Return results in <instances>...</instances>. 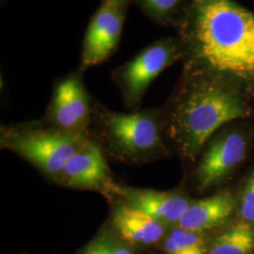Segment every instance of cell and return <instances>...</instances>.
Returning <instances> with one entry per match:
<instances>
[{"instance_id":"1","label":"cell","mask_w":254,"mask_h":254,"mask_svg":"<svg viewBox=\"0 0 254 254\" xmlns=\"http://www.w3.org/2000/svg\"><path fill=\"white\" fill-rule=\"evenodd\" d=\"M182 34L190 63L208 73L254 79V13L233 0H191Z\"/></svg>"},{"instance_id":"20","label":"cell","mask_w":254,"mask_h":254,"mask_svg":"<svg viewBox=\"0 0 254 254\" xmlns=\"http://www.w3.org/2000/svg\"></svg>"},{"instance_id":"5","label":"cell","mask_w":254,"mask_h":254,"mask_svg":"<svg viewBox=\"0 0 254 254\" xmlns=\"http://www.w3.org/2000/svg\"><path fill=\"white\" fill-rule=\"evenodd\" d=\"M178 56L179 50L173 41H158L113 71V80L128 108H135L141 102L150 84Z\"/></svg>"},{"instance_id":"15","label":"cell","mask_w":254,"mask_h":254,"mask_svg":"<svg viewBox=\"0 0 254 254\" xmlns=\"http://www.w3.org/2000/svg\"><path fill=\"white\" fill-rule=\"evenodd\" d=\"M76 254H140V252L127 245L109 227H103Z\"/></svg>"},{"instance_id":"10","label":"cell","mask_w":254,"mask_h":254,"mask_svg":"<svg viewBox=\"0 0 254 254\" xmlns=\"http://www.w3.org/2000/svg\"><path fill=\"white\" fill-rule=\"evenodd\" d=\"M136 209L166 225L178 224L191 202L177 192L135 189L117 185L113 198Z\"/></svg>"},{"instance_id":"13","label":"cell","mask_w":254,"mask_h":254,"mask_svg":"<svg viewBox=\"0 0 254 254\" xmlns=\"http://www.w3.org/2000/svg\"><path fill=\"white\" fill-rule=\"evenodd\" d=\"M254 228L249 222H238L226 229L209 246L208 254H253Z\"/></svg>"},{"instance_id":"6","label":"cell","mask_w":254,"mask_h":254,"mask_svg":"<svg viewBox=\"0 0 254 254\" xmlns=\"http://www.w3.org/2000/svg\"><path fill=\"white\" fill-rule=\"evenodd\" d=\"M92 108L91 96L80 73H70L56 84L46 116L51 127L64 132L88 136Z\"/></svg>"},{"instance_id":"17","label":"cell","mask_w":254,"mask_h":254,"mask_svg":"<svg viewBox=\"0 0 254 254\" xmlns=\"http://www.w3.org/2000/svg\"><path fill=\"white\" fill-rule=\"evenodd\" d=\"M240 214L246 222L254 223V173L248 179L242 193Z\"/></svg>"},{"instance_id":"18","label":"cell","mask_w":254,"mask_h":254,"mask_svg":"<svg viewBox=\"0 0 254 254\" xmlns=\"http://www.w3.org/2000/svg\"><path fill=\"white\" fill-rule=\"evenodd\" d=\"M115 1H117V2H119V3H121V4H124V5H127V6L130 0H115Z\"/></svg>"},{"instance_id":"16","label":"cell","mask_w":254,"mask_h":254,"mask_svg":"<svg viewBox=\"0 0 254 254\" xmlns=\"http://www.w3.org/2000/svg\"><path fill=\"white\" fill-rule=\"evenodd\" d=\"M138 7L142 9L146 15L156 21H163L167 18L181 0H135Z\"/></svg>"},{"instance_id":"19","label":"cell","mask_w":254,"mask_h":254,"mask_svg":"<svg viewBox=\"0 0 254 254\" xmlns=\"http://www.w3.org/2000/svg\"></svg>"},{"instance_id":"7","label":"cell","mask_w":254,"mask_h":254,"mask_svg":"<svg viewBox=\"0 0 254 254\" xmlns=\"http://www.w3.org/2000/svg\"><path fill=\"white\" fill-rule=\"evenodd\" d=\"M56 183L69 189L98 191L110 199L118 185L112 178L102 147L90 137L65 164Z\"/></svg>"},{"instance_id":"12","label":"cell","mask_w":254,"mask_h":254,"mask_svg":"<svg viewBox=\"0 0 254 254\" xmlns=\"http://www.w3.org/2000/svg\"><path fill=\"white\" fill-rule=\"evenodd\" d=\"M235 201L229 192H220L206 199L191 202L177 226L204 233L222 224L233 213Z\"/></svg>"},{"instance_id":"11","label":"cell","mask_w":254,"mask_h":254,"mask_svg":"<svg viewBox=\"0 0 254 254\" xmlns=\"http://www.w3.org/2000/svg\"><path fill=\"white\" fill-rule=\"evenodd\" d=\"M246 149L245 138L239 133H229L215 139L196 171L199 189L203 190L221 181L243 160Z\"/></svg>"},{"instance_id":"9","label":"cell","mask_w":254,"mask_h":254,"mask_svg":"<svg viewBox=\"0 0 254 254\" xmlns=\"http://www.w3.org/2000/svg\"><path fill=\"white\" fill-rule=\"evenodd\" d=\"M167 227L163 222L121 200L113 207L109 225L115 236L138 252L161 243Z\"/></svg>"},{"instance_id":"4","label":"cell","mask_w":254,"mask_h":254,"mask_svg":"<svg viewBox=\"0 0 254 254\" xmlns=\"http://www.w3.org/2000/svg\"><path fill=\"white\" fill-rule=\"evenodd\" d=\"M0 136L2 148L16 153L54 182L89 137L53 127H4Z\"/></svg>"},{"instance_id":"2","label":"cell","mask_w":254,"mask_h":254,"mask_svg":"<svg viewBox=\"0 0 254 254\" xmlns=\"http://www.w3.org/2000/svg\"><path fill=\"white\" fill-rule=\"evenodd\" d=\"M245 115L236 92L215 79L200 77L191 81L176 101L169 131L183 156L194 159L219 127Z\"/></svg>"},{"instance_id":"8","label":"cell","mask_w":254,"mask_h":254,"mask_svg":"<svg viewBox=\"0 0 254 254\" xmlns=\"http://www.w3.org/2000/svg\"><path fill=\"white\" fill-rule=\"evenodd\" d=\"M127 5L115 0H103L91 17L83 42L81 70L104 63L120 43Z\"/></svg>"},{"instance_id":"3","label":"cell","mask_w":254,"mask_h":254,"mask_svg":"<svg viewBox=\"0 0 254 254\" xmlns=\"http://www.w3.org/2000/svg\"><path fill=\"white\" fill-rule=\"evenodd\" d=\"M100 146L126 163H147L164 154L161 126L154 110L122 113L93 105Z\"/></svg>"},{"instance_id":"14","label":"cell","mask_w":254,"mask_h":254,"mask_svg":"<svg viewBox=\"0 0 254 254\" xmlns=\"http://www.w3.org/2000/svg\"><path fill=\"white\" fill-rule=\"evenodd\" d=\"M203 233L184 228L173 229L161 242L165 254H208Z\"/></svg>"}]
</instances>
